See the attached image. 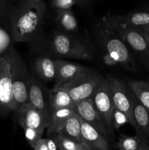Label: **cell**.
Here are the masks:
<instances>
[{
    "instance_id": "cell-5",
    "label": "cell",
    "mask_w": 149,
    "mask_h": 150,
    "mask_svg": "<svg viewBox=\"0 0 149 150\" xmlns=\"http://www.w3.org/2000/svg\"><path fill=\"white\" fill-rule=\"evenodd\" d=\"M100 76L96 70L88 67L74 79L53 88H62L67 91L76 105L80 101L91 98Z\"/></svg>"
},
{
    "instance_id": "cell-9",
    "label": "cell",
    "mask_w": 149,
    "mask_h": 150,
    "mask_svg": "<svg viewBox=\"0 0 149 150\" xmlns=\"http://www.w3.org/2000/svg\"><path fill=\"white\" fill-rule=\"evenodd\" d=\"M14 111L10 66L5 54L0 57V118H7Z\"/></svg>"
},
{
    "instance_id": "cell-13",
    "label": "cell",
    "mask_w": 149,
    "mask_h": 150,
    "mask_svg": "<svg viewBox=\"0 0 149 150\" xmlns=\"http://www.w3.org/2000/svg\"><path fill=\"white\" fill-rule=\"evenodd\" d=\"M132 114L135 124L134 130L137 135L149 144V111L140 102L134 94L133 96Z\"/></svg>"
},
{
    "instance_id": "cell-21",
    "label": "cell",
    "mask_w": 149,
    "mask_h": 150,
    "mask_svg": "<svg viewBox=\"0 0 149 150\" xmlns=\"http://www.w3.org/2000/svg\"><path fill=\"white\" fill-rule=\"evenodd\" d=\"M56 21L61 29L65 32L74 33L78 31L77 19L71 9L57 10Z\"/></svg>"
},
{
    "instance_id": "cell-32",
    "label": "cell",
    "mask_w": 149,
    "mask_h": 150,
    "mask_svg": "<svg viewBox=\"0 0 149 150\" xmlns=\"http://www.w3.org/2000/svg\"><path fill=\"white\" fill-rule=\"evenodd\" d=\"M142 29H143L144 32H148V33H149V25L148 26H145V27H143Z\"/></svg>"
},
{
    "instance_id": "cell-26",
    "label": "cell",
    "mask_w": 149,
    "mask_h": 150,
    "mask_svg": "<svg viewBox=\"0 0 149 150\" xmlns=\"http://www.w3.org/2000/svg\"><path fill=\"white\" fill-rule=\"evenodd\" d=\"M112 126L113 130H118L121 126L125 125L126 123H129V120L124 112L115 108L112 114Z\"/></svg>"
},
{
    "instance_id": "cell-2",
    "label": "cell",
    "mask_w": 149,
    "mask_h": 150,
    "mask_svg": "<svg viewBox=\"0 0 149 150\" xmlns=\"http://www.w3.org/2000/svg\"><path fill=\"white\" fill-rule=\"evenodd\" d=\"M96 42L102 53L108 54L126 70L135 72L137 70L135 59L127 44L118 36L104 16L96 23L94 29Z\"/></svg>"
},
{
    "instance_id": "cell-10",
    "label": "cell",
    "mask_w": 149,
    "mask_h": 150,
    "mask_svg": "<svg viewBox=\"0 0 149 150\" xmlns=\"http://www.w3.org/2000/svg\"><path fill=\"white\" fill-rule=\"evenodd\" d=\"M51 89L45 86L34 74H32L29 82V102L39 110L49 125L53 113L51 105Z\"/></svg>"
},
{
    "instance_id": "cell-14",
    "label": "cell",
    "mask_w": 149,
    "mask_h": 150,
    "mask_svg": "<svg viewBox=\"0 0 149 150\" xmlns=\"http://www.w3.org/2000/svg\"><path fill=\"white\" fill-rule=\"evenodd\" d=\"M34 76L43 83L54 81L57 73L56 59H54L48 56L37 57L34 63Z\"/></svg>"
},
{
    "instance_id": "cell-15",
    "label": "cell",
    "mask_w": 149,
    "mask_h": 150,
    "mask_svg": "<svg viewBox=\"0 0 149 150\" xmlns=\"http://www.w3.org/2000/svg\"><path fill=\"white\" fill-rule=\"evenodd\" d=\"M81 136L83 143L91 150H111L108 142L94 127L82 120Z\"/></svg>"
},
{
    "instance_id": "cell-34",
    "label": "cell",
    "mask_w": 149,
    "mask_h": 150,
    "mask_svg": "<svg viewBox=\"0 0 149 150\" xmlns=\"http://www.w3.org/2000/svg\"><path fill=\"white\" fill-rule=\"evenodd\" d=\"M22 1H34V2H39V1H43V0H22Z\"/></svg>"
},
{
    "instance_id": "cell-31",
    "label": "cell",
    "mask_w": 149,
    "mask_h": 150,
    "mask_svg": "<svg viewBox=\"0 0 149 150\" xmlns=\"http://www.w3.org/2000/svg\"><path fill=\"white\" fill-rule=\"evenodd\" d=\"M47 140V144H48V150H58V146H57L56 144L55 141L53 140L52 137L48 138L46 139Z\"/></svg>"
},
{
    "instance_id": "cell-24",
    "label": "cell",
    "mask_w": 149,
    "mask_h": 150,
    "mask_svg": "<svg viewBox=\"0 0 149 150\" xmlns=\"http://www.w3.org/2000/svg\"><path fill=\"white\" fill-rule=\"evenodd\" d=\"M51 137L55 141L58 149L60 150H91L83 142H75L58 133Z\"/></svg>"
},
{
    "instance_id": "cell-7",
    "label": "cell",
    "mask_w": 149,
    "mask_h": 150,
    "mask_svg": "<svg viewBox=\"0 0 149 150\" xmlns=\"http://www.w3.org/2000/svg\"><path fill=\"white\" fill-rule=\"evenodd\" d=\"M107 81L109 84L112 100L115 108L124 112L129 120V123L135 128L132 114L133 93L128 83L111 75H107Z\"/></svg>"
},
{
    "instance_id": "cell-12",
    "label": "cell",
    "mask_w": 149,
    "mask_h": 150,
    "mask_svg": "<svg viewBox=\"0 0 149 150\" xmlns=\"http://www.w3.org/2000/svg\"><path fill=\"white\" fill-rule=\"evenodd\" d=\"M13 115L22 129L31 127L44 132L48 127V124L40 111L29 102L15 111Z\"/></svg>"
},
{
    "instance_id": "cell-16",
    "label": "cell",
    "mask_w": 149,
    "mask_h": 150,
    "mask_svg": "<svg viewBox=\"0 0 149 150\" xmlns=\"http://www.w3.org/2000/svg\"><path fill=\"white\" fill-rule=\"evenodd\" d=\"M56 62L57 73L54 81V87H57L59 85L74 79L88 68L81 64L64 61L61 59H56Z\"/></svg>"
},
{
    "instance_id": "cell-30",
    "label": "cell",
    "mask_w": 149,
    "mask_h": 150,
    "mask_svg": "<svg viewBox=\"0 0 149 150\" xmlns=\"http://www.w3.org/2000/svg\"><path fill=\"white\" fill-rule=\"evenodd\" d=\"M34 150H48L46 139H40L34 146Z\"/></svg>"
},
{
    "instance_id": "cell-4",
    "label": "cell",
    "mask_w": 149,
    "mask_h": 150,
    "mask_svg": "<svg viewBox=\"0 0 149 150\" xmlns=\"http://www.w3.org/2000/svg\"><path fill=\"white\" fill-rule=\"evenodd\" d=\"M6 56L10 66L15 111H16L26 103H29V82L32 74L13 43L9 48Z\"/></svg>"
},
{
    "instance_id": "cell-8",
    "label": "cell",
    "mask_w": 149,
    "mask_h": 150,
    "mask_svg": "<svg viewBox=\"0 0 149 150\" xmlns=\"http://www.w3.org/2000/svg\"><path fill=\"white\" fill-rule=\"evenodd\" d=\"M91 98L95 108L103 119L111 136L114 138V130L111 118L115 107L106 77L101 75L99 83Z\"/></svg>"
},
{
    "instance_id": "cell-25",
    "label": "cell",
    "mask_w": 149,
    "mask_h": 150,
    "mask_svg": "<svg viewBox=\"0 0 149 150\" xmlns=\"http://www.w3.org/2000/svg\"><path fill=\"white\" fill-rule=\"evenodd\" d=\"M23 130H24L25 137H26V141L32 148L34 147V146L36 144L37 142L39 139H42V134L44 133L43 131L31 128V127H24V128H23Z\"/></svg>"
},
{
    "instance_id": "cell-28",
    "label": "cell",
    "mask_w": 149,
    "mask_h": 150,
    "mask_svg": "<svg viewBox=\"0 0 149 150\" xmlns=\"http://www.w3.org/2000/svg\"><path fill=\"white\" fill-rule=\"evenodd\" d=\"M77 0H51V4L57 10L71 9L74 4H77Z\"/></svg>"
},
{
    "instance_id": "cell-23",
    "label": "cell",
    "mask_w": 149,
    "mask_h": 150,
    "mask_svg": "<svg viewBox=\"0 0 149 150\" xmlns=\"http://www.w3.org/2000/svg\"><path fill=\"white\" fill-rule=\"evenodd\" d=\"M146 144L138 135L134 136L121 134L118 140L114 144V148L118 150H142L144 149Z\"/></svg>"
},
{
    "instance_id": "cell-11",
    "label": "cell",
    "mask_w": 149,
    "mask_h": 150,
    "mask_svg": "<svg viewBox=\"0 0 149 150\" xmlns=\"http://www.w3.org/2000/svg\"><path fill=\"white\" fill-rule=\"evenodd\" d=\"M75 111L83 120L94 127L108 142L110 143L113 140L103 119L93 105L91 98L80 101L74 105Z\"/></svg>"
},
{
    "instance_id": "cell-29",
    "label": "cell",
    "mask_w": 149,
    "mask_h": 150,
    "mask_svg": "<svg viewBox=\"0 0 149 150\" xmlns=\"http://www.w3.org/2000/svg\"><path fill=\"white\" fill-rule=\"evenodd\" d=\"M102 60H103L104 64H105L106 65L108 66H115V65H118V62L114 59L112 57H111L109 54H105L103 53L102 54Z\"/></svg>"
},
{
    "instance_id": "cell-20",
    "label": "cell",
    "mask_w": 149,
    "mask_h": 150,
    "mask_svg": "<svg viewBox=\"0 0 149 150\" xmlns=\"http://www.w3.org/2000/svg\"><path fill=\"white\" fill-rule=\"evenodd\" d=\"M51 105L53 111L64 108H70L74 110L75 105L67 91L62 88H53L51 89Z\"/></svg>"
},
{
    "instance_id": "cell-22",
    "label": "cell",
    "mask_w": 149,
    "mask_h": 150,
    "mask_svg": "<svg viewBox=\"0 0 149 150\" xmlns=\"http://www.w3.org/2000/svg\"><path fill=\"white\" fill-rule=\"evenodd\" d=\"M127 83L137 99L149 111V79L130 80Z\"/></svg>"
},
{
    "instance_id": "cell-33",
    "label": "cell",
    "mask_w": 149,
    "mask_h": 150,
    "mask_svg": "<svg viewBox=\"0 0 149 150\" xmlns=\"http://www.w3.org/2000/svg\"><path fill=\"white\" fill-rule=\"evenodd\" d=\"M143 32H144V31H143ZM144 35H145V37L146 40H147L148 42L149 43V33H148V32H144Z\"/></svg>"
},
{
    "instance_id": "cell-27",
    "label": "cell",
    "mask_w": 149,
    "mask_h": 150,
    "mask_svg": "<svg viewBox=\"0 0 149 150\" xmlns=\"http://www.w3.org/2000/svg\"><path fill=\"white\" fill-rule=\"evenodd\" d=\"M11 6L4 0H0V29L10 24L9 14Z\"/></svg>"
},
{
    "instance_id": "cell-19",
    "label": "cell",
    "mask_w": 149,
    "mask_h": 150,
    "mask_svg": "<svg viewBox=\"0 0 149 150\" xmlns=\"http://www.w3.org/2000/svg\"><path fill=\"white\" fill-rule=\"evenodd\" d=\"M74 110L70 108H58L53 111L48 128V135L53 136L58 134L64 127L69 117L71 116Z\"/></svg>"
},
{
    "instance_id": "cell-3",
    "label": "cell",
    "mask_w": 149,
    "mask_h": 150,
    "mask_svg": "<svg viewBox=\"0 0 149 150\" xmlns=\"http://www.w3.org/2000/svg\"><path fill=\"white\" fill-rule=\"evenodd\" d=\"M51 52L59 58L93 60L94 47L86 40L72 32L57 31L51 40Z\"/></svg>"
},
{
    "instance_id": "cell-18",
    "label": "cell",
    "mask_w": 149,
    "mask_h": 150,
    "mask_svg": "<svg viewBox=\"0 0 149 150\" xmlns=\"http://www.w3.org/2000/svg\"><path fill=\"white\" fill-rule=\"evenodd\" d=\"M81 117L75 111H73L58 134L75 142H83L81 136Z\"/></svg>"
},
{
    "instance_id": "cell-6",
    "label": "cell",
    "mask_w": 149,
    "mask_h": 150,
    "mask_svg": "<svg viewBox=\"0 0 149 150\" xmlns=\"http://www.w3.org/2000/svg\"><path fill=\"white\" fill-rule=\"evenodd\" d=\"M106 18L111 26L129 49L134 51L142 62L149 68V43L145 37L143 29L141 28L115 23L109 20L108 16Z\"/></svg>"
},
{
    "instance_id": "cell-36",
    "label": "cell",
    "mask_w": 149,
    "mask_h": 150,
    "mask_svg": "<svg viewBox=\"0 0 149 150\" xmlns=\"http://www.w3.org/2000/svg\"><path fill=\"white\" fill-rule=\"evenodd\" d=\"M80 1H81V0H77V1H78V2H80Z\"/></svg>"
},
{
    "instance_id": "cell-1",
    "label": "cell",
    "mask_w": 149,
    "mask_h": 150,
    "mask_svg": "<svg viewBox=\"0 0 149 150\" xmlns=\"http://www.w3.org/2000/svg\"><path fill=\"white\" fill-rule=\"evenodd\" d=\"M46 5L43 1H22L10 7L9 20L13 42H29L39 33Z\"/></svg>"
},
{
    "instance_id": "cell-17",
    "label": "cell",
    "mask_w": 149,
    "mask_h": 150,
    "mask_svg": "<svg viewBox=\"0 0 149 150\" xmlns=\"http://www.w3.org/2000/svg\"><path fill=\"white\" fill-rule=\"evenodd\" d=\"M108 19L115 23H122L134 27L143 29L149 25V10L131 12L126 15L108 16Z\"/></svg>"
},
{
    "instance_id": "cell-35",
    "label": "cell",
    "mask_w": 149,
    "mask_h": 150,
    "mask_svg": "<svg viewBox=\"0 0 149 150\" xmlns=\"http://www.w3.org/2000/svg\"><path fill=\"white\" fill-rule=\"evenodd\" d=\"M142 150H149V144L147 145V146H146L144 149H142Z\"/></svg>"
}]
</instances>
